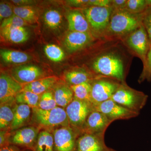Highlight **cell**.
<instances>
[{"label": "cell", "instance_id": "cell-8", "mask_svg": "<svg viewBox=\"0 0 151 151\" xmlns=\"http://www.w3.org/2000/svg\"><path fill=\"white\" fill-rule=\"evenodd\" d=\"M93 109L94 111H99L105 114L112 122L116 120L132 119L139 114V113L119 105L111 99L93 105Z\"/></svg>", "mask_w": 151, "mask_h": 151}, {"label": "cell", "instance_id": "cell-10", "mask_svg": "<svg viewBox=\"0 0 151 151\" xmlns=\"http://www.w3.org/2000/svg\"><path fill=\"white\" fill-rule=\"evenodd\" d=\"M104 135L84 133L77 139L76 151H116L106 146Z\"/></svg>", "mask_w": 151, "mask_h": 151}, {"label": "cell", "instance_id": "cell-19", "mask_svg": "<svg viewBox=\"0 0 151 151\" xmlns=\"http://www.w3.org/2000/svg\"><path fill=\"white\" fill-rule=\"evenodd\" d=\"M57 78L55 76L45 77L24 84L22 90L29 91L35 94L41 95L48 91L55 84Z\"/></svg>", "mask_w": 151, "mask_h": 151}, {"label": "cell", "instance_id": "cell-36", "mask_svg": "<svg viewBox=\"0 0 151 151\" xmlns=\"http://www.w3.org/2000/svg\"><path fill=\"white\" fill-rule=\"evenodd\" d=\"M142 24L151 42V6L143 13Z\"/></svg>", "mask_w": 151, "mask_h": 151}, {"label": "cell", "instance_id": "cell-4", "mask_svg": "<svg viewBox=\"0 0 151 151\" xmlns=\"http://www.w3.org/2000/svg\"><path fill=\"white\" fill-rule=\"evenodd\" d=\"M113 10L111 6H90L84 9L83 14L90 28L97 33L103 34L108 28Z\"/></svg>", "mask_w": 151, "mask_h": 151}, {"label": "cell", "instance_id": "cell-34", "mask_svg": "<svg viewBox=\"0 0 151 151\" xmlns=\"http://www.w3.org/2000/svg\"><path fill=\"white\" fill-rule=\"evenodd\" d=\"M145 80H151V44L144 63V68L139 78V82H142Z\"/></svg>", "mask_w": 151, "mask_h": 151}, {"label": "cell", "instance_id": "cell-22", "mask_svg": "<svg viewBox=\"0 0 151 151\" xmlns=\"http://www.w3.org/2000/svg\"><path fill=\"white\" fill-rule=\"evenodd\" d=\"M31 113L30 107L24 104L16 105L14 108L13 120L11 125L12 130L20 128L27 121Z\"/></svg>", "mask_w": 151, "mask_h": 151}, {"label": "cell", "instance_id": "cell-41", "mask_svg": "<svg viewBox=\"0 0 151 151\" xmlns=\"http://www.w3.org/2000/svg\"><path fill=\"white\" fill-rule=\"evenodd\" d=\"M6 133L5 132L1 130V134H0V145H1V148L5 147L6 146Z\"/></svg>", "mask_w": 151, "mask_h": 151}, {"label": "cell", "instance_id": "cell-1", "mask_svg": "<svg viewBox=\"0 0 151 151\" xmlns=\"http://www.w3.org/2000/svg\"><path fill=\"white\" fill-rule=\"evenodd\" d=\"M143 13L133 14L126 9L113 10L105 33L116 36L129 35L142 24Z\"/></svg>", "mask_w": 151, "mask_h": 151}, {"label": "cell", "instance_id": "cell-23", "mask_svg": "<svg viewBox=\"0 0 151 151\" xmlns=\"http://www.w3.org/2000/svg\"><path fill=\"white\" fill-rule=\"evenodd\" d=\"M65 76V80L71 84V86L90 81L92 77L90 73L83 69H76L68 71Z\"/></svg>", "mask_w": 151, "mask_h": 151}, {"label": "cell", "instance_id": "cell-28", "mask_svg": "<svg viewBox=\"0 0 151 151\" xmlns=\"http://www.w3.org/2000/svg\"><path fill=\"white\" fill-rule=\"evenodd\" d=\"M41 95L22 90L17 95L15 100L19 104H24L31 108L38 107Z\"/></svg>", "mask_w": 151, "mask_h": 151}, {"label": "cell", "instance_id": "cell-2", "mask_svg": "<svg viewBox=\"0 0 151 151\" xmlns=\"http://www.w3.org/2000/svg\"><path fill=\"white\" fill-rule=\"evenodd\" d=\"M92 66L95 72L103 76L124 82V63L121 58L116 55L112 53L101 55L94 60Z\"/></svg>", "mask_w": 151, "mask_h": 151}, {"label": "cell", "instance_id": "cell-38", "mask_svg": "<svg viewBox=\"0 0 151 151\" xmlns=\"http://www.w3.org/2000/svg\"><path fill=\"white\" fill-rule=\"evenodd\" d=\"M127 3L126 0H112L111 7L113 10L125 9Z\"/></svg>", "mask_w": 151, "mask_h": 151}, {"label": "cell", "instance_id": "cell-16", "mask_svg": "<svg viewBox=\"0 0 151 151\" xmlns=\"http://www.w3.org/2000/svg\"><path fill=\"white\" fill-rule=\"evenodd\" d=\"M66 18L70 31L91 33L89 23L81 12L76 10L70 11L68 13Z\"/></svg>", "mask_w": 151, "mask_h": 151}, {"label": "cell", "instance_id": "cell-7", "mask_svg": "<svg viewBox=\"0 0 151 151\" xmlns=\"http://www.w3.org/2000/svg\"><path fill=\"white\" fill-rule=\"evenodd\" d=\"M126 42L142 60L145 61L151 42L145 27L142 24L127 36Z\"/></svg>", "mask_w": 151, "mask_h": 151}, {"label": "cell", "instance_id": "cell-27", "mask_svg": "<svg viewBox=\"0 0 151 151\" xmlns=\"http://www.w3.org/2000/svg\"><path fill=\"white\" fill-rule=\"evenodd\" d=\"M70 87L74 94V98L92 104L91 98L92 84L90 81L84 82L78 85H73Z\"/></svg>", "mask_w": 151, "mask_h": 151}, {"label": "cell", "instance_id": "cell-31", "mask_svg": "<svg viewBox=\"0 0 151 151\" xmlns=\"http://www.w3.org/2000/svg\"><path fill=\"white\" fill-rule=\"evenodd\" d=\"M44 50L47 58L52 62H60L65 57L64 51L56 45H47L45 47Z\"/></svg>", "mask_w": 151, "mask_h": 151}, {"label": "cell", "instance_id": "cell-24", "mask_svg": "<svg viewBox=\"0 0 151 151\" xmlns=\"http://www.w3.org/2000/svg\"><path fill=\"white\" fill-rule=\"evenodd\" d=\"M37 140L35 151H54V137L50 132H40Z\"/></svg>", "mask_w": 151, "mask_h": 151}, {"label": "cell", "instance_id": "cell-9", "mask_svg": "<svg viewBox=\"0 0 151 151\" xmlns=\"http://www.w3.org/2000/svg\"><path fill=\"white\" fill-rule=\"evenodd\" d=\"M120 83L104 78H99L92 84L91 102L93 105L111 99Z\"/></svg>", "mask_w": 151, "mask_h": 151}, {"label": "cell", "instance_id": "cell-35", "mask_svg": "<svg viewBox=\"0 0 151 151\" xmlns=\"http://www.w3.org/2000/svg\"><path fill=\"white\" fill-rule=\"evenodd\" d=\"M14 14L13 8L8 3L1 2L0 3V20L8 18Z\"/></svg>", "mask_w": 151, "mask_h": 151}, {"label": "cell", "instance_id": "cell-13", "mask_svg": "<svg viewBox=\"0 0 151 151\" xmlns=\"http://www.w3.org/2000/svg\"><path fill=\"white\" fill-rule=\"evenodd\" d=\"M105 114L96 111L89 114L82 130L84 133L99 134H105L107 128L112 123Z\"/></svg>", "mask_w": 151, "mask_h": 151}, {"label": "cell", "instance_id": "cell-15", "mask_svg": "<svg viewBox=\"0 0 151 151\" xmlns=\"http://www.w3.org/2000/svg\"><path fill=\"white\" fill-rule=\"evenodd\" d=\"M93 40L91 33L70 31L66 36L64 45L68 51L73 52L84 48Z\"/></svg>", "mask_w": 151, "mask_h": 151}, {"label": "cell", "instance_id": "cell-25", "mask_svg": "<svg viewBox=\"0 0 151 151\" xmlns=\"http://www.w3.org/2000/svg\"><path fill=\"white\" fill-rule=\"evenodd\" d=\"M14 14L28 23H35L38 19L37 12L30 6H14Z\"/></svg>", "mask_w": 151, "mask_h": 151}, {"label": "cell", "instance_id": "cell-26", "mask_svg": "<svg viewBox=\"0 0 151 151\" xmlns=\"http://www.w3.org/2000/svg\"><path fill=\"white\" fill-rule=\"evenodd\" d=\"M12 103L1 104L0 107V129H4L10 127L14 117V108H12Z\"/></svg>", "mask_w": 151, "mask_h": 151}, {"label": "cell", "instance_id": "cell-20", "mask_svg": "<svg viewBox=\"0 0 151 151\" xmlns=\"http://www.w3.org/2000/svg\"><path fill=\"white\" fill-rule=\"evenodd\" d=\"M54 96L58 106L65 108L73 101L74 94L70 87L62 84L55 88Z\"/></svg>", "mask_w": 151, "mask_h": 151}, {"label": "cell", "instance_id": "cell-11", "mask_svg": "<svg viewBox=\"0 0 151 151\" xmlns=\"http://www.w3.org/2000/svg\"><path fill=\"white\" fill-rule=\"evenodd\" d=\"M76 133L70 127L57 129L53 134L54 151H76Z\"/></svg>", "mask_w": 151, "mask_h": 151}, {"label": "cell", "instance_id": "cell-21", "mask_svg": "<svg viewBox=\"0 0 151 151\" xmlns=\"http://www.w3.org/2000/svg\"><path fill=\"white\" fill-rule=\"evenodd\" d=\"M0 55L3 61L11 64H21L29 61L31 57L29 55L17 50L1 49Z\"/></svg>", "mask_w": 151, "mask_h": 151}, {"label": "cell", "instance_id": "cell-12", "mask_svg": "<svg viewBox=\"0 0 151 151\" xmlns=\"http://www.w3.org/2000/svg\"><path fill=\"white\" fill-rule=\"evenodd\" d=\"M23 89L22 84L10 76L1 73L0 76V103L1 104L13 103L16 97Z\"/></svg>", "mask_w": 151, "mask_h": 151}, {"label": "cell", "instance_id": "cell-17", "mask_svg": "<svg viewBox=\"0 0 151 151\" xmlns=\"http://www.w3.org/2000/svg\"><path fill=\"white\" fill-rule=\"evenodd\" d=\"M1 32L5 39L13 43H24L29 38V32L25 27H8L1 29Z\"/></svg>", "mask_w": 151, "mask_h": 151}, {"label": "cell", "instance_id": "cell-5", "mask_svg": "<svg viewBox=\"0 0 151 151\" xmlns=\"http://www.w3.org/2000/svg\"><path fill=\"white\" fill-rule=\"evenodd\" d=\"M93 111L92 103L74 97L65 110L69 123L81 132L87 117Z\"/></svg>", "mask_w": 151, "mask_h": 151}, {"label": "cell", "instance_id": "cell-18", "mask_svg": "<svg viewBox=\"0 0 151 151\" xmlns=\"http://www.w3.org/2000/svg\"><path fill=\"white\" fill-rule=\"evenodd\" d=\"M38 129L33 127H28L18 130L11 139V142L14 145L30 146L37 137Z\"/></svg>", "mask_w": 151, "mask_h": 151}, {"label": "cell", "instance_id": "cell-14", "mask_svg": "<svg viewBox=\"0 0 151 151\" xmlns=\"http://www.w3.org/2000/svg\"><path fill=\"white\" fill-rule=\"evenodd\" d=\"M44 73L38 66L26 65L15 68L12 70V77L19 84H27L43 78Z\"/></svg>", "mask_w": 151, "mask_h": 151}, {"label": "cell", "instance_id": "cell-29", "mask_svg": "<svg viewBox=\"0 0 151 151\" xmlns=\"http://www.w3.org/2000/svg\"><path fill=\"white\" fill-rule=\"evenodd\" d=\"M151 6V0H127L125 9L133 14H142Z\"/></svg>", "mask_w": 151, "mask_h": 151}, {"label": "cell", "instance_id": "cell-33", "mask_svg": "<svg viewBox=\"0 0 151 151\" xmlns=\"http://www.w3.org/2000/svg\"><path fill=\"white\" fill-rule=\"evenodd\" d=\"M28 23L14 14L8 18L5 19L2 22L1 29L8 27H24Z\"/></svg>", "mask_w": 151, "mask_h": 151}, {"label": "cell", "instance_id": "cell-42", "mask_svg": "<svg viewBox=\"0 0 151 151\" xmlns=\"http://www.w3.org/2000/svg\"><path fill=\"white\" fill-rule=\"evenodd\" d=\"M0 151H20L18 148L14 146H6L1 148Z\"/></svg>", "mask_w": 151, "mask_h": 151}, {"label": "cell", "instance_id": "cell-40", "mask_svg": "<svg viewBox=\"0 0 151 151\" xmlns=\"http://www.w3.org/2000/svg\"><path fill=\"white\" fill-rule=\"evenodd\" d=\"M12 1L18 6H30L35 2V1L31 0H12Z\"/></svg>", "mask_w": 151, "mask_h": 151}, {"label": "cell", "instance_id": "cell-30", "mask_svg": "<svg viewBox=\"0 0 151 151\" xmlns=\"http://www.w3.org/2000/svg\"><path fill=\"white\" fill-rule=\"evenodd\" d=\"M43 18L45 24L51 29H55L59 27L62 23L61 14L56 10L47 11L44 15Z\"/></svg>", "mask_w": 151, "mask_h": 151}, {"label": "cell", "instance_id": "cell-37", "mask_svg": "<svg viewBox=\"0 0 151 151\" xmlns=\"http://www.w3.org/2000/svg\"><path fill=\"white\" fill-rule=\"evenodd\" d=\"M88 6H111V1L110 0H89Z\"/></svg>", "mask_w": 151, "mask_h": 151}, {"label": "cell", "instance_id": "cell-32", "mask_svg": "<svg viewBox=\"0 0 151 151\" xmlns=\"http://www.w3.org/2000/svg\"><path fill=\"white\" fill-rule=\"evenodd\" d=\"M57 106L54 94L51 91L48 90L41 94L38 108L43 110H50Z\"/></svg>", "mask_w": 151, "mask_h": 151}, {"label": "cell", "instance_id": "cell-3", "mask_svg": "<svg viewBox=\"0 0 151 151\" xmlns=\"http://www.w3.org/2000/svg\"><path fill=\"white\" fill-rule=\"evenodd\" d=\"M148 97L147 94L132 89L124 82L120 84L111 99L127 109L140 113L147 103Z\"/></svg>", "mask_w": 151, "mask_h": 151}, {"label": "cell", "instance_id": "cell-39", "mask_svg": "<svg viewBox=\"0 0 151 151\" xmlns=\"http://www.w3.org/2000/svg\"><path fill=\"white\" fill-rule=\"evenodd\" d=\"M89 1V0H69L66 1V2L69 5L80 7L84 6H88Z\"/></svg>", "mask_w": 151, "mask_h": 151}, {"label": "cell", "instance_id": "cell-6", "mask_svg": "<svg viewBox=\"0 0 151 151\" xmlns=\"http://www.w3.org/2000/svg\"><path fill=\"white\" fill-rule=\"evenodd\" d=\"M32 109L36 121L42 126L53 127L63 125L68 127L69 124L66 111L61 107H57L50 110H43L38 108Z\"/></svg>", "mask_w": 151, "mask_h": 151}]
</instances>
